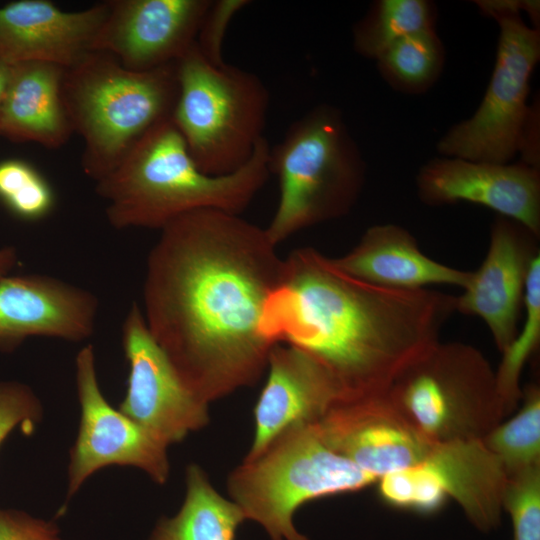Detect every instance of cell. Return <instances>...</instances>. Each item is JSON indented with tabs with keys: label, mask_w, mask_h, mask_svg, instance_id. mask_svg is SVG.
Here are the masks:
<instances>
[{
	"label": "cell",
	"mask_w": 540,
	"mask_h": 540,
	"mask_svg": "<svg viewBox=\"0 0 540 540\" xmlns=\"http://www.w3.org/2000/svg\"><path fill=\"white\" fill-rule=\"evenodd\" d=\"M122 346L129 372L120 412L167 447L208 423V403L182 381L136 302L122 324Z\"/></svg>",
	"instance_id": "11"
},
{
	"label": "cell",
	"mask_w": 540,
	"mask_h": 540,
	"mask_svg": "<svg viewBox=\"0 0 540 540\" xmlns=\"http://www.w3.org/2000/svg\"><path fill=\"white\" fill-rule=\"evenodd\" d=\"M93 50L132 71L177 62L196 42L210 0H109Z\"/></svg>",
	"instance_id": "12"
},
{
	"label": "cell",
	"mask_w": 540,
	"mask_h": 540,
	"mask_svg": "<svg viewBox=\"0 0 540 540\" xmlns=\"http://www.w3.org/2000/svg\"><path fill=\"white\" fill-rule=\"evenodd\" d=\"M247 0H218L211 4L202 20L196 37L200 52L214 64H223V44L233 17L248 5Z\"/></svg>",
	"instance_id": "31"
},
{
	"label": "cell",
	"mask_w": 540,
	"mask_h": 540,
	"mask_svg": "<svg viewBox=\"0 0 540 540\" xmlns=\"http://www.w3.org/2000/svg\"><path fill=\"white\" fill-rule=\"evenodd\" d=\"M176 63L132 71L110 53L92 50L65 68L62 101L84 141L81 166L88 177L97 182L107 176L151 128L171 117Z\"/></svg>",
	"instance_id": "4"
},
{
	"label": "cell",
	"mask_w": 540,
	"mask_h": 540,
	"mask_svg": "<svg viewBox=\"0 0 540 540\" xmlns=\"http://www.w3.org/2000/svg\"><path fill=\"white\" fill-rule=\"evenodd\" d=\"M375 481L331 449L310 424L291 428L261 455L245 460L231 473L228 490L246 519L261 524L272 540H307L293 524L301 505Z\"/></svg>",
	"instance_id": "8"
},
{
	"label": "cell",
	"mask_w": 540,
	"mask_h": 540,
	"mask_svg": "<svg viewBox=\"0 0 540 540\" xmlns=\"http://www.w3.org/2000/svg\"><path fill=\"white\" fill-rule=\"evenodd\" d=\"M267 367L268 377L254 410V440L245 460L261 455L291 428L317 423L342 401L328 372L297 347L273 345Z\"/></svg>",
	"instance_id": "17"
},
{
	"label": "cell",
	"mask_w": 540,
	"mask_h": 540,
	"mask_svg": "<svg viewBox=\"0 0 540 540\" xmlns=\"http://www.w3.org/2000/svg\"><path fill=\"white\" fill-rule=\"evenodd\" d=\"M536 238L519 223L498 215L481 266L455 297V311L480 317L501 353L519 330L527 275L539 253Z\"/></svg>",
	"instance_id": "16"
},
{
	"label": "cell",
	"mask_w": 540,
	"mask_h": 540,
	"mask_svg": "<svg viewBox=\"0 0 540 540\" xmlns=\"http://www.w3.org/2000/svg\"><path fill=\"white\" fill-rule=\"evenodd\" d=\"M11 64L0 59V114L10 77Z\"/></svg>",
	"instance_id": "34"
},
{
	"label": "cell",
	"mask_w": 540,
	"mask_h": 540,
	"mask_svg": "<svg viewBox=\"0 0 540 540\" xmlns=\"http://www.w3.org/2000/svg\"><path fill=\"white\" fill-rule=\"evenodd\" d=\"M0 540H62L52 521L0 508Z\"/></svg>",
	"instance_id": "32"
},
{
	"label": "cell",
	"mask_w": 540,
	"mask_h": 540,
	"mask_svg": "<svg viewBox=\"0 0 540 540\" xmlns=\"http://www.w3.org/2000/svg\"><path fill=\"white\" fill-rule=\"evenodd\" d=\"M386 395L434 445L483 439L506 416L490 362L461 342L436 343L396 377Z\"/></svg>",
	"instance_id": "9"
},
{
	"label": "cell",
	"mask_w": 540,
	"mask_h": 540,
	"mask_svg": "<svg viewBox=\"0 0 540 540\" xmlns=\"http://www.w3.org/2000/svg\"><path fill=\"white\" fill-rule=\"evenodd\" d=\"M502 509L510 515L513 540H540V464L508 475Z\"/></svg>",
	"instance_id": "29"
},
{
	"label": "cell",
	"mask_w": 540,
	"mask_h": 540,
	"mask_svg": "<svg viewBox=\"0 0 540 540\" xmlns=\"http://www.w3.org/2000/svg\"><path fill=\"white\" fill-rule=\"evenodd\" d=\"M523 308L525 317L509 347L502 353L503 359L496 373L499 395L508 415L522 397L519 381L521 371L536 350L540 340V254L532 260L527 275Z\"/></svg>",
	"instance_id": "25"
},
{
	"label": "cell",
	"mask_w": 540,
	"mask_h": 540,
	"mask_svg": "<svg viewBox=\"0 0 540 540\" xmlns=\"http://www.w3.org/2000/svg\"><path fill=\"white\" fill-rule=\"evenodd\" d=\"M0 204L18 220L38 222L54 211L56 194L33 164L7 158L0 161Z\"/></svg>",
	"instance_id": "27"
},
{
	"label": "cell",
	"mask_w": 540,
	"mask_h": 540,
	"mask_svg": "<svg viewBox=\"0 0 540 540\" xmlns=\"http://www.w3.org/2000/svg\"><path fill=\"white\" fill-rule=\"evenodd\" d=\"M107 13V1L72 12L48 0L9 2L0 7V59L69 68L93 50Z\"/></svg>",
	"instance_id": "18"
},
{
	"label": "cell",
	"mask_w": 540,
	"mask_h": 540,
	"mask_svg": "<svg viewBox=\"0 0 540 540\" xmlns=\"http://www.w3.org/2000/svg\"><path fill=\"white\" fill-rule=\"evenodd\" d=\"M416 185L426 204L471 202L519 223L537 238L540 235L538 168L442 156L420 169Z\"/></svg>",
	"instance_id": "14"
},
{
	"label": "cell",
	"mask_w": 540,
	"mask_h": 540,
	"mask_svg": "<svg viewBox=\"0 0 540 540\" xmlns=\"http://www.w3.org/2000/svg\"><path fill=\"white\" fill-rule=\"evenodd\" d=\"M268 168L279 183V202L267 228L278 246L308 227L339 218L357 201L365 165L341 112L320 105L288 128L270 148Z\"/></svg>",
	"instance_id": "5"
},
{
	"label": "cell",
	"mask_w": 540,
	"mask_h": 540,
	"mask_svg": "<svg viewBox=\"0 0 540 540\" xmlns=\"http://www.w3.org/2000/svg\"><path fill=\"white\" fill-rule=\"evenodd\" d=\"M443 60V46L434 29L406 36L376 58L383 77L407 92L421 91L431 85L440 73Z\"/></svg>",
	"instance_id": "24"
},
{
	"label": "cell",
	"mask_w": 540,
	"mask_h": 540,
	"mask_svg": "<svg viewBox=\"0 0 540 540\" xmlns=\"http://www.w3.org/2000/svg\"><path fill=\"white\" fill-rule=\"evenodd\" d=\"M176 66L171 120L193 161L209 175L239 170L265 138L270 103L265 84L252 72L210 62L196 43Z\"/></svg>",
	"instance_id": "7"
},
{
	"label": "cell",
	"mask_w": 540,
	"mask_h": 540,
	"mask_svg": "<svg viewBox=\"0 0 540 540\" xmlns=\"http://www.w3.org/2000/svg\"><path fill=\"white\" fill-rule=\"evenodd\" d=\"M41 414L40 401L27 385L15 381L0 382V446L19 426L24 431H32Z\"/></svg>",
	"instance_id": "30"
},
{
	"label": "cell",
	"mask_w": 540,
	"mask_h": 540,
	"mask_svg": "<svg viewBox=\"0 0 540 540\" xmlns=\"http://www.w3.org/2000/svg\"><path fill=\"white\" fill-rule=\"evenodd\" d=\"M65 68L27 61L11 65L0 114V136L58 149L74 133L61 96Z\"/></svg>",
	"instance_id": "20"
},
{
	"label": "cell",
	"mask_w": 540,
	"mask_h": 540,
	"mask_svg": "<svg viewBox=\"0 0 540 540\" xmlns=\"http://www.w3.org/2000/svg\"><path fill=\"white\" fill-rule=\"evenodd\" d=\"M99 300L91 291L45 274L0 279V351L29 337L81 342L95 332Z\"/></svg>",
	"instance_id": "15"
},
{
	"label": "cell",
	"mask_w": 540,
	"mask_h": 540,
	"mask_svg": "<svg viewBox=\"0 0 540 540\" xmlns=\"http://www.w3.org/2000/svg\"><path fill=\"white\" fill-rule=\"evenodd\" d=\"M17 263L18 254L14 247L6 246L0 248V279L8 276Z\"/></svg>",
	"instance_id": "33"
},
{
	"label": "cell",
	"mask_w": 540,
	"mask_h": 540,
	"mask_svg": "<svg viewBox=\"0 0 540 540\" xmlns=\"http://www.w3.org/2000/svg\"><path fill=\"white\" fill-rule=\"evenodd\" d=\"M497 21L500 35L496 62L476 112L453 126L440 140L443 157L507 164L523 152L525 164L538 168L536 110L528 105L532 72L540 58V33L529 28L520 11L534 15L537 1H477Z\"/></svg>",
	"instance_id": "6"
},
{
	"label": "cell",
	"mask_w": 540,
	"mask_h": 540,
	"mask_svg": "<svg viewBox=\"0 0 540 540\" xmlns=\"http://www.w3.org/2000/svg\"><path fill=\"white\" fill-rule=\"evenodd\" d=\"M483 441L508 475L540 464V391L532 385L525 392L520 411L498 424Z\"/></svg>",
	"instance_id": "26"
},
{
	"label": "cell",
	"mask_w": 540,
	"mask_h": 540,
	"mask_svg": "<svg viewBox=\"0 0 540 540\" xmlns=\"http://www.w3.org/2000/svg\"><path fill=\"white\" fill-rule=\"evenodd\" d=\"M270 146L263 138L250 160L227 175L201 171L170 118L151 128L107 176L95 182L115 229L161 230L176 218L212 209L240 215L265 185Z\"/></svg>",
	"instance_id": "3"
},
{
	"label": "cell",
	"mask_w": 540,
	"mask_h": 540,
	"mask_svg": "<svg viewBox=\"0 0 540 540\" xmlns=\"http://www.w3.org/2000/svg\"><path fill=\"white\" fill-rule=\"evenodd\" d=\"M479 531L500 526L507 474L483 439L434 445L424 462Z\"/></svg>",
	"instance_id": "21"
},
{
	"label": "cell",
	"mask_w": 540,
	"mask_h": 540,
	"mask_svg": "<svg viewBox=\"0 0 540 540\" xmlns=\"http://www.w3.org/2000/svg\"><path fill=\"white\" fill-rule=\"evenodd\" d=\"M455 296L430 289L385 288L355 278L312 247L284 259L262 330L315 359L342 401L387 393L396 377L438 343ZM341 401V402H342Z\"/></svg>",
	"instance_id": "2"
},
{
	"label": "cell",
	"mask_w": 540,
	"mask_h": 540,
	"mask_svg": "<svg viewBox=\"0 0 540 540\" xmlns=\"http://www.w3.org/2000/svg\"><path fill=\"white\" fill-rule=\"evenodd\" d=\"M378 481L381 498L400 509L432 514L448 498L437 476L423 463L385 474Z\"/></svg>",
	"instance_id": "28"
},
{
	"label": "cell",
	"mask_w": 540,
	"mask_h": 540,
	"mask_svg": "<svg viewBox=\"0 0 540 540\" xmlns=\"http://www.w3.org/2000/svg\"><path fill=\"white\" fill-rule=\"evenodd\" d=\"M246 519L242 509L221 496L196 464L186 471V496L179 512L161 519L149 540H234Z\"/></svg>",
	"instance_id": "22"
},
{
	"label": "cell",
	"mask_w": 540,
	"mask_h": 540,
	"mask_svg": "<svg viewBox=\"0 0 540 540\" xmlns=\"http://www.w3.org/2000/svg\"><path fill=\"white\" fill-rule=\"evenodd\" d=\"M75 380L81 419L70 451L67 497L90 475L111 465L134 466L156 483H165L169 475L167 446L107 402L98 384L91 344L77 353Z\"/></svg>",
	"instance_id": "10"
},
{
	"label": "cell",
	"mask_w": 540,
	"mask_h": 540,
	"mask_svg": "<svg viewBox=\"0 0 540 540\" xmlns=\"http://www.w3.org/2000/svg\"><path fill=\"white\" fill-rule=\"evenodd\" d=\"M434 10L425 0H381L353 29L356 51L375 59L396 41L433 29Z\"/></svg>",
	"instance_id": "23"
},
{
	"label": "cell",
	"mask_w": 540,
	"mask_h": 540,
	"mask_svg": "<svg viewBox=\"0 0 540 540\" xmlns=\"http://www.w3.org/2000/svg\"><path fill=\"white\" fill-rule=\"evenodd\" d=\"M265 228L204 209L160 230L143 282L146 326L185 385L206 403L255 384L273 344L262 330L284 259Z\"/></svg>",
	"instance_id": "1"
},
{
	"label": "cell",
	"mask_w": 540,
	"mask_h": 540,
	"mask_svg": "<svg viewBox=\"0 0 540 540\" xmlns=\"http://www.w3.org/2000/svg\"><path fill=\"white\" fill-rule=\"evenodd\" d=\"M315 425L331 449L377 480L421 464L434 447L386 394L338 402Z\"/></svg>",
	"instance_id": "13"
},
{
	"label": "cell",
	"mask_w": 540,
	"mask_h": 540,
	"mask_svg": "<svg viewBox=\"0 0 540 540\" xmlns=\"http://www.w3.org/2000/svg\"><path fill=\"white\" fill-rule=\"evenodd\" d=\"M345 273L373 285L419 290L433 284L465 288L472 271L444 265L426 256L406 229L394 224L368 228L345 255L332 258Z\"/></svg>",
	"instance_id": "19"
}]
</instances>
